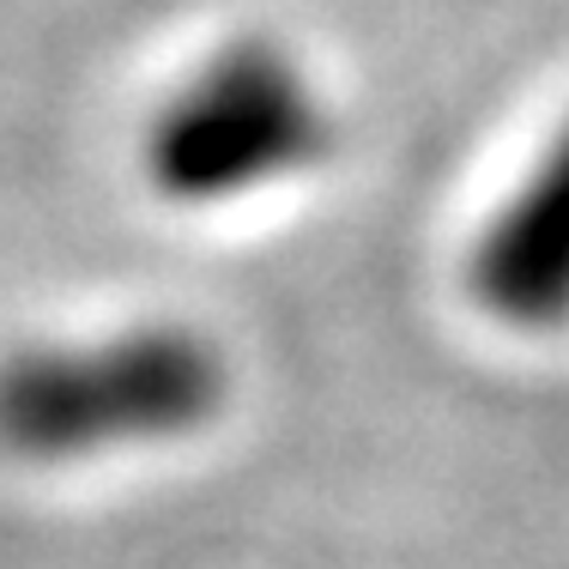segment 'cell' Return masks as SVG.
<instances>
[{
    "mask_svg": "<svg viewBox=\"0 0 569 569\" xmlns=\"http://www.w3.org/2000/svg\"><path fill=\"white\" fill-rule=\"evenodd\" d=\"M316 152V110L297 79L273 67H237L188 91L152 140L158 188L188 207H219L230 194L273 182Z\"/></svg>",
    "mask_w": 569,
    "mask_h": 569,
    "instance_id": "cell-2",
    "label": "cell"
},
{
    "mask_svg": "<svg viewBox=\"0 0 569 569\" xmlns=\"http://www.w3.org/2000/svg\"><path fill=\"white\" fill-rule=\"evenodd\" d=\"M472 297L503 328L546 333L569 321V140L509 194L472 249Z\"/></svg>",
    "mask_w": 569,
    "mask_h": 569,
    "instance_id": "cell-3",
    "label": "cell"
},
{
    "mask_svg": "<svg viewBox=\"0 0 569 569\" xmlns=\"http://www.w3.org/2000/svg\"><path fill=\"white\" fill-rule=\"evenodd\" d=\"M224 358L188 328H121L31 346L0 363V449L31 467H86L164 449L224 406Z\"/></svg>",
    "mask_w": 569,
    "mask_h": 569,
    "instance_id": "cell-1",
    "label": "cell"
}]
</instances>
